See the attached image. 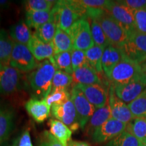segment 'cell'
Here are the masks:
<instances>
[{
  "label": "cell",
  "instance_id": "34",
  "mask_svg": "<svg viewBox=\"0 0 146 146\" xmlns=\"http://www.w3.org/2000/svg\"><path fill=\"white\" fill-rule=\"evenodd\" d=\"M141 141L125 131L113 139L107 146H141Z\"/></svg>",
  "mask_w": 146,
  "mask_h": 146
},
{
  "label": "cell",
  "instance_id": "24",
  "mask_svg": "<svg viewBox=\"0 0 146 146\" xmlns=\"http://www.w3.org/2000/svg\"><path fill=\"white\" fill-rule=\"evenodd\" d=\"M52 44L54 55L62 52H71L74 49L72 41L68 33L58 28L52 41Z\"/></svg>",
  "mask_w": 146,
  "mask_h": 146
},
{
  "label": "cell",
  "instance_id": "26",
  "mask_svg": "<svg viewBox=\"0 0 146 146\" xmlns=\"http://www.w3.org/2000/svg\"><path fill=\"white\" fill-rule=\"evenodd\" d=\"M26 23L29 27L35 29L50 21L51 11H27Z\"/></svg>",
  "mask_w": 146,
  "mask_h": 146
},
{
  "label": "cell",
  "instance_id": "48",
  "mask_svg": "<svg viewBox=\"0 0 146 146\" xmlns=\"http://www.w3.org/2000/svg\"><path fill=\"white\" fill-rule=\"evenodd\" d=\"M10 146H17V143H16V141L13 144V145H10Z\"/></svg>",
  "mask_w": 146,
  "mask_h": 146
},
{
  "label": "cell",
  "instance_id": "19",
  "mask_svg": "<svg viewBox=\"0 0 146 146\" xmlns=\"http://www.w3.org/2000/svg\"><path fill=\"white\" fill-rule=\"evenodd\" d=\"M122 56V50L110 45L105 48L102 56V69L108 78L110 76L113 68L119 62Z\"/></svg>",
  "mask_w": 146,
  "mask_h": 146
},
{
  "label": "cell",
  "instance_id": "1",
  "mask_svg": "<svg viewBox=\"0 0 146 146\" xmlns=\"http://www.w3.org/2000/svg\"><path fill=\"white\" fill-rule=\"evenodd\" d=\"M87 18L96 20L100 24L110 45L120 49L127 42V31L106 10L87 9Z\"/></svg>",
  "mask_w": 146,
  "mask_h": 146
},
{
  "label": "cell",
  "instance_id": "38",
  "mask_svg": "<svg viewBox=\"0 0 146 146\" xmlns=\"http://www.w3.org/2000/svg\"><path fill=\"white\" fill-rule=\"evenodd\" d=\"M135 31L146 34V9L133 11Z\"/></svg>",
  "mask_w": 146,
  "mask_h": 146
},
{
  "label": "cell",
  "instance_id": "3",
  "mask_svg": "<svg viewBox=\"0 0 146 146\" xmlns=\"http://www.w3.org/2000/svg\"><path fill=\"white\" fill-rule=\"evenodd\" d=\"M56 68L49 60L39 63L28 76L31 87L36 97L45 99L52 91V81Z\"/></svg>",
  "mask_w": 146,
  "mask_h": 146
},
{
  "label": "cell",
  "instance_id": "35",
  "mask_svg": "<svg viewBox=\"0 0 146 146\" xmlns=\"http://www.w3.org/2000/svg\"><path fill=\"white\" fill-rule=\"evenodd\" d=\"M44 100L51 107L54 104H60L70 100V93H69L68 90L64 89L52 91Z\"/></svg>",
  "mask_w": 146,
  "mask_h": 146
},
{
  "label": "cell",
  "instance_id": "15",
  "mask_svg": "<svg viewBox=\"0 0 146 146\" xmlns=\"http://www.w3.org/2000/svg\"><path fill=\"white\" fill-rule=\"evenodd\" d=\"M78 87L96 109L104 107L108 102V96L105 87L102 85H77Z\"/></svg>",
  "mask_w": 146,
  "mask_h": 146
},
{
  "label": "cell",
  "instance_id": "20",
  "mask_svg": "<svg viewBox=\"0 0 146 146\" xmlns=\"http://www.w3.org/2000/svg\"><path fill=\"white\" fill-rule=\"evenodd\" d=\"M110 118V108L109 106V102H108L104 107L96 110L94 114L91 116L86 127H85L86 134L87 135L92 136L94 131Z\"/></svg>",
  "mask_w": 146,
  "mask_h": 146
},
{
  "label": "cell",
  "instance_id": "5",
  "mask_svg": "<svg viewBox=\"0 0 146 146\" xmlns=\"http://www.w3.org/2000/svg\"><path fill=\"white\" fill-rule=\"evenodd\" d=\"M66 33L70 36L75 50L85 52L95 45L91 35L90 23L87 18H81L76 21Z\"/></svg>",
  "mask_w": 146,
  "mask_h": 146
},
{
  "label": "cell",
  "instance_id": "4",
  "mask_svg": "<svg viewBox=\"0 0 146 146\" xmlns=\"http://www.w3.org/2000/svg\"><path fill=\"white\" fill-rule=\"evenodd\" d=\"M141 74L139 64L129 58L122 51L119 62L113 68L108 79L112 83V85L115 86L127 83Z\"/></svg>",
  "mask_w": 146,
  "mask_h": 146
},
{
  "label": "cell",
  "instance_id": "46",
  "mask_svg": "<svg viewBox=\"0 0 146 146\" xmlns=\"http://www.w3.org/2000/svg\"><path fill=\"white\" fill-rule=\"evenodd\" d=\"M3 66H4V65H3V64L1 63V62H0V70H1V69H2V68H3Z\"/></svg>",
  "mask_w": 146,
  "mask_h": 146
},
{
  "label": "cell",
  "instance_id": "42",
  "mask_svg": "<svg viewBox=\"0 0 146 146\" xmlns=\"http://www.w3.org/2000/svg\"><path fill=\"white\" fill-rule=\"evenodd\" d=\"M18 146H33L29 130H26L23 133L18 141Z\"/></svg>",
  "mask_w": 146,
  "mask_h": 146
},
{
  "label": "cell",
  "instance_id": "27",
  "mask_svg": "<svg viewBox=\"0 0 146 146\" xmlns=\"http://www.w3.org/2000/svg\"><path fill=\"white\" fill-rule=\"evenodd\" d=\"M104 50V47L94 45L92 47L85 52L88 64L98 73L102 72L103 71L102 60Z\"/></svg>",
  "mask_w": 146,
  "mask_h": 146
},
{
  "label": "cell",
  "instance_id": "44",
  "mask_svg": "<svg viewBox=\"0 0 146 146\" xmlns=\"http://www.w3.org/2000/svg\"><path fill=\"white\" fill-rule=\"evenodd\" d=\"M10 4V1L7 0H0V9H3V10L8 9Z\"/></svg>",
  "mask_w": 146,
  "mask_h": 146
},
{
  "label": "cell",
  "instance_id": "7",
  "mask_svg": "<svg viewBox=\"0 0 146 146\" xmlns=\"http://www.w3.org/2000/svg\"><path fill=\"white\" fill-rule=\"evenodd\" d=\"M10 65L21 72H27L34 70L38 64L27 45L14 43L10 56Z\"/></svg>",
  "mask_w": 146,
  "mask_h": 146
},
{
  "label": "cell",
  "instance_id": "6",
  "mask_svg": "<svg viewBox=\"0 0 146 146\" xmlns=\"http://www.w3.org/2000/svg\"><path fill=\"white\" fill-rule=\"evenodd\" d=\"M126 56L137 63L146 60V34L136 31L128 33V39L120 48Z\"/></svg>",
  "mask_w": 146,
  "mask_h": 146
},
{
  "label": "cell",
  "instance_id": "28",
  "mask_svg": "<svg viewBox=\"0 0 146 146\" xmlns=\"http://www.w3.org/2000/svg\"><path fill=\"white\" fill-rule=\"evenodd\" d=\"M52 15V14H51ZM57 30V25L51 17L50 21L36 30L34 35L45 43H52Z\"/></svg>",
  "mask_w": 146,
  "mask_h": 146
},
{
  "label": "cell",
  "instance_id": "30",
  "mask_svg": "<svg viewBox=\"0 0 146 146\" xmlns=\"http://www.w3.org/2000/svg\"><path fill=\"white\" fill-rule=\"evenodd\" d=\"M125 131L141 142L146 141V118H134L127 124Z\"/></svg>",
  "mask_w": 146,
  "mask_h": 146
},
{
  "label": "cell",
  "instance_id": "25",
  "mask_svg": "<svg viewBox=\"0 0 146 146\" xmlns=\"http://www.w3.org/2000/svg\"><path fill=\"white\" fill-rule=\"evenodd\" d=\"M14 42L8 33L3 29L0 30V62L4 66L10 64V60Z\"/></svg>",
  "mask_w": 146,
  "mask_h": 146
},
{
  "label": "cell",
  "instance_id": "9",
  "mask_svg": "<svg viewBox=\"0 0 146 146\" xmlns=\"http://www.w3.org/2000/svg\"><path fill=\"white\" fill-rule=\"evenodd\" d=\"M116 96L127 104L136 99L146 88V77L141 74L132 81L114 86Z\"/></svg>",
  "mask_w": 146,
  "mask_h": 146
},
{
  "label": "cell",
  "instance_id": "47",
  "mask_svg": "<svg viewBox=\"0 0 146 146\" xmlns=\"http://www.w3.org/2000/svg\"><path fill=\"white\" fill-rule=\"evenodd\" d=\"M141 146H146V141H144V142H141Z\"/></svg>",
  "mask_w": 146,
  "mask_h": 146
},
{
  "label": "cell",
  "instance_id": "40",
  "mask_svg": "<svg viewBox=\"0 0 146 146\" xmlns=\"http://www.w3.org/2000/svg\"><path fill=\"white\" fill-rule=\"evenodd\" d=\"M41 146H63V145L50 131H45L42 135Z\"/></svg>",
  "mask_w": 146,
  "mask_h": 146
},
{
  "label": "cell",
  "instance_id": "21",
  "mask_svg": "<svg viewBox=\"0 0 146 146\" xmlns=\"http://www.w3.org/2000/svg\"><path fill=\"white\" fill-rule=\"evenodd\" d=\"M14 112L0 104V144L8 139L14 126Z\"/></svg>",
  "mask_w": 146,
  "mask_h": 146
},
{
  "label": "cell",
  "instance_id": "31",
  "mask_svg": "<svg viewBox=\"0 0 146 146\" xmlns=\"http://www.w3.org/2000/svg\"><path fill=\"white\" fill-rule=\"evenodd\" d=\"M128 106L135 118H146V88Z\"/></svg>",
  "mask_w": 146,
  "mask_h": 146
},
{
  "label": "cell",
  "instance_id": "2",
  "mask_svg": "<svg viewBox=\"0 0 146 146\" xmlns=\"http://www.w3.org/2000/svg\"><path fill=\"white\" fill-rule=\"evenodd\" d=\"M51 14L57 28L66 32L76 21L86 18L87 10L80 0H61L56 1Z\"/></svg>",
  "mask_w": 146,
  "mask_h": 146
},
{
  "label": "cell",
  "instance_id": "43",
  "mask_svg": "<svg viewBox=\"0 0 146 146\" xmlns=\"http://www.w3.org/2000/svg\"><path fill=\"white\" fill-rule=\"evenodd\" d=\"M68 146H91L88 143L81 141H73L70 140L68 142Z\"/></svg>",
  "mask_w": 146,
  "mask_h": 146
},
{
  "label": "cell",
  "instance_id": "32",
  "mask_svg": "<svg viewBox=\"0 0 146 146\" xmlns=\"http://www.w3.org/2000/svg\"><path fill=\"white\" fill-rule=\"evenodd\" d=\"M72 83V77L71 74H69L62 70H56L54 78H53L51 92L56 90H60V89L68 90Z\"/></svg>",
  "mask_w": 146,
  "mask_h": 146
},
{
  "label": "cell",
  "instance_id": "14",
  "mask_svg": "<svg viewBox=\"0 0 146 146\" xmlns=\"http://www.w3.org/2000/svg\"><path fill=\"white\" fill-rule=\"evenodd\" d=\"M21 80V71L10 66H4L0 70V94L8 95L16 92L19 89Z\"/></svg>",
  "mask_w": 146,
  "mask_h": 146
},
{
  "label": "cell",
  "instance_id": "13",
  "mask_svg": "<svg viewBox=\"0 0 146 146\" xmlns=\"http://www.w3.org/2000/svg\"><path fill=\"white\" fill-rule=\"evenodd\" d=\"M108 102L110 108L111 118L113 119L127 125L135 118L128 104L116 96L112 85L110 87Z\"/></svg>",
  "mask_w": 146,
  "mask_h": 146
},
{
  "label": "cell",
  "instance_id": "18",
  "mask_svg": "<svg viewBox=\"0 0 146 146\" xmlns=\"http://www.w3.org/2000/svg\"><path fill=\"white\" fill-rule=\"evenodd\" d=\"M27 47L34 58L38 61H41L45 59L49 60L54 56L52 42L45 43L35 35H33L27 44Z\"/></svg>",
  "mask_w": 146,
  "mask_h": 146
},
{
  "label": "cell",
  "instance_id": "16",
  "mask_svg": "<svg viewBox=\"0 0 146 146\" xmlns=\"http://www.w3.org/2000/svg\"><path fill=\"white\" fill-rule=\"evenodd\" d=\"M25 106L28 114L38 123L44 122L51 114L50 106L44 99L31 98L26 102Z\"/></svg>",
  "mask_w": 146,
  "mask_h": 146
},
{
  "label": "cell",
  "instance_id": "33",
  "mask_svg": "<svg viewBox=\"0 0 146 146\" xmlns=\"http://www.w3.org/2000/svg\"><path fill=\"white\" fill-rule=\"evenodd\" d=\"M90 21L91 35H92V39L94 42V44L106 48L110 45V43L104 32L102 30L100 24L96 20H90Z\"/></svg>",
  "mask_w": 146,
  "mask_h": 146
},
{
  "label": "cell",
  "instance_id": "8",
  "mask_svg": "<svg viewBox=\"0 0 146 146\" xmlns=\"http://www.w3.org/2000/svg\"><path fill=\"white\" fill-rule=\"evenodd\" d=\"M70 99L75 108L80 128L84 129L94 114L96 108L89 102L78 87L73 86L70 91Z\"/></svg>",
  "mask_w": 146,
  "mask_h": 146
},
{
  "label": "cell",
  "instance_id": "23",
  "mask_svg": "<svg viewBox=\"0 0 146 146\" xmlns=\"http://www.w3.org/2000/svg\"><path fill=\"white\" fill-rule=\"evenodd\" d=\"M50 132L63 146H68V142L71 140L72 131L66 125L56 119H50L48 122Z\"/></svg>",
  "mask_w": 146,
  "mask_h": 146
},
{
  "label": "cell",
  "instance_id": "37",
  "mask_svg": "<svg viewBox=\"0 0 146 146\" xmlns=\"http://www.w3.org/2000/svg\"><path fill=\"white\" fill-rule=\"evenodd\" d=\"M71 62L73 71L89 64L84 51L73 49L71 51Z\"/></svg>",
  "mask_w": 146,
  "mask_h": 146
},
{
  "label": "cell",
  "instance_id": "22",
  "mask_svg": "<svg viewBox=\"0 0 146 146\" xmlns=\"http://www.w3.org/2000/svg\"><path fill=\"white\" fill-rule=\"evenodd\" d=\"M10 36L14 43L27 45L33 35L26 22L21 21L11 27Z\"/></svg>",
  "mask_w": 146,
  "mask_h": 146
},
{
  "label": "cell",
  "instance_id": "29",
  "mask_svg": "<svg viewBox=\"0 0 146 146\" xmlns=\"http://www.w3.org/2000/svg\"><path fill=\"white\" fill-rule=\"evenodd\" d=\"M55 68L72 74L73 70L71 62V52H66L56 54L49 59Z\"/></svg>",
  "mask_w": 146,
  "mask_h": 146
},
{
  "label": "cell",
  "instance_id": "41",
  "mask_svg": "<svg viewBox=\"0 0 146 146\" xmlns=\"http://www.w3.org/2000/svg\"><path fill=\"white\" fill-rule=\"evenodd\" d=\"M118 1L133 11L146 9V0H120Z\"/></svg>",
  "mask_w": 146,
  "mask_h": 146
},
{
  "label": "cell",
  "instance_id": "36",
  "mask_svg": "<svg viewBox=\"0 0 146 146\" xmlns=\"http://www.w3.org/2000/svg\"><path fill=\"white\" fill-rule=\"evenodd\" d=\"M56 1L28 0L25 2L27 11H51Z\"/></svg>",
  "mask_w": 146,
  "mask_h": 146
},
{
  "label": "cell",
  "instance_id": "49",
  "mask_svg": "<svg viewBox=\"0 0 146 146\" xmlns=\"http://www.w3.org/2000/svg\"><path fill=\"white\" fill-rule=\"evenodd\" d=\"M0 20H1V19H0Z\"/></svg>",
  "mask_w": 146,
  "mask_h": 146
},
{
  "label": "cell",
  "instance_id": "39",
  "mask_svg": "<svg viewBox=\"0 0 146 146\" xmlns=\"http://www.w3.org/2000/svg\"><path fill=\"white\" fill-rule=\"evenodd\" d=\"M110 1L107 0H80V2L86 9L106 10Z\"/></svg>",
  "mask_w": 146,
  "mask_h": 146
},
{
  "label": "cell",
  "instance_id": "12",
  "mask_svg": "<svg viewBox=\"0 0 146 146\" xmlns=\"http://www.w3.org/2000/svg\"><path fill=\"white\" fill-rule=\"evenodd\" d=\"M127 124L110 118L96 129L92 135V139L97 143L110 141L126 130Z\"/></svg>",
  "mask_w": 146,
  "mask_h": 146
},
{
  "label": "cell",
  "instance_id": "11",
  "mask_svg": "<svg viewBox=\"0 0 146 146\" xmlns=\"http://www.w3.org/2000/svg\"><path fill=\"white\" fill-rule=\"evenodd\" d=\"M106 11L123 27L128 33L135 31L133 10L131 9L118 1H110Z\"/></svg>",
  "mask_w": 146,
  "mask_h": 146
},
{
  "label": "cell",
  "instance_id": "10",
  "mask_svg": "<svg viewBox=\"0 0 146 146\" xmlns=\"http://www.w3.org/2000/svg\"><path fill=\"white\" fill-rule=\"evenodd\" d=\"M51 114L66 125L71 131H77L80 128L76 109L71 99L65 103L52 105Z\"/></svg>",
  "mask_w": 146,
  "mask_h": 146
},
{
  "label": "cell",
  "instance_id": "17",
  "mask_svg": "<svg viewBox=\"0 0 146 146\" xmlns=\"http://www.w3.org/2000/svg\"><path fill=\"white\" fill-rule=\"evenodd\" d=\"M72 83L77 85H102L98 72L89 64L85 65L73 71L71 74Z\"/></svg>",
  "mask_w": 146,
  "mask_h": 146
},
{
  "label": "cell",
  "instance_id": "45",
  "mask_svg": "<svg viewBox=\"0 0 146 146\" xmlns=\"http://www.w3.org/2000/svg\"><path fill=\"white\" fill-rule=\"evenodd\" d=\"M140 66H141L142 74L146 77V60L143 61V62L140 64Z\"/></svg>",
  "mask_w": 146,
  "mask_h": 146
}]
</instances>
